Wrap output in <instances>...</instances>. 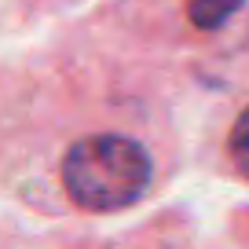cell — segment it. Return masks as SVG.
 <instances>
[{
    "label": "cell",
    "instance_id": "7a4b0ae2",
    "mask_svg": "<svg viewBox=\"0 0 249 249\" xmlns=\"http://www.w3.org/2000/svg\"><path fill=\"white\" fill-rule=\"evenodd\" d=\"M183 4H187V18L198 30H220L246 0H183Z\"/></svg>",
    "mask_w": 249,
    "mask_h": 249
},
{
    "label": "cell",
    "instance_id": "3957f363",
    "mask_svg": "<svg viewBox=\"0 0 249 249\" xmlns=\"http://www.w3.org/2000/svg\"><path fill=\"white\" fill-rule=\"evenodd\" d=\"M227 150H231L234 169H238L242 176H249V107L242 110V114H238V121H234L231 140H227Z\"/></svg>",
    "mask_w": 249,
    "mask_h": 249
},
{
    "label": "cell",
    "instance_id": "6da1fadb",
    "mask_svg": "<svg viewBox=\"0 0 249 249\" xmlns=\"http://www.w3.org/2000/svg\"><path fill=\"white\" fill-rule=\"evenodd\" d=\"M150 154L128 136H85L62 158V187L66 195L92 213H110L140 202L150 187Z\"/></svg>",
    "mask_w": 249,
    "mask_h": 249
}]
</instances>
